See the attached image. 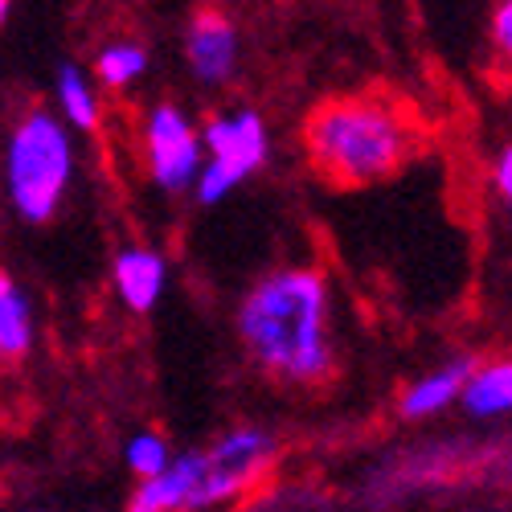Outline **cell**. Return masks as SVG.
<instances>
[{
  "instance_id": "obj_16",
  "label": "cell",
  "mask_w": 512,
  "mask_h": 512,
  "mask_svg": "<svg viewBox=\"0 0 512 512\" xmlns=\"http://www.w3.org/2000/svg\"><path fill=\"white\" fill-rule=\"evenodd\" d=\"M492 46L504 62H512V0H496L492 13Z\"/></svg>"
},
{
  "instance_id": "obj_3",
  "label": "cell",
  "mask_w": 512,
  "mask_h": 512,
  "mask_svg": "<svg viewBox=\"0 0 512 512\" xmlns=\"http://www.w3.org/2000/svg\"><path fill=\"white\" fill-rule=\"evenodd\" d=\"M74 181V136L58 111H25L5 140V193L21 222L46 226Z\"/></svg>"
},
{
  "instance_id": "obj_18",
  "label": "cell",
  "mask_w": 512,
  "mask_h": 512,
  "mask_svg": "<svg viewBox=\"0 0 512 512\" xmlns=\"http://www.w3.org/2000/svg\"><path fill=\"white\" fill-rule=\"evenodd\" d=\"M9 5L13 0H0V25H5V17H9Z\"/></svg>"
},
{
  "instance_id": "obj_14",
  "label": "cell",
  "mask_w": 512,
  "mask_h": 512,
  "mask_svg": "<svg viewBox=\"0 0 512 512\" xmlns=\"http://www.w3.org/2000/svg\"><path fill=\"white\" fill-rule=\"evenodd\" d=\"M148 50L132 37H119V41H107V46L95 54V82L107 91H127L148 74Z\"/></svg>"
},
{
  "instance_id": "obj_1",
  "label": "cell",
  "mask_w": 512,
  "mask_h": 512,
  "mask_svg": "<svg viewBox=\"0 0 512 512\" xmlns=\"http://www.w3.org/2000/svg\"><path fill=\"white\" fill-rule=\"evenodd\" d=\"M238 336L250 361L283 386H316L336 369L332 295L312 267H279L238 304Z\"/></svg>"
},
{
  "instance_id": "obj_9",
  "label": "cell",
  "mask_w": 512,
  "mask_h": 512,
  "mask_svg": "<svg viewBox=\"0 0 512 512\" xmlns=\"http://www.w3.org/2000/svg\"><path fill=\"white\" fill-rule=\"evenodd\" d=\"M111 283L127 312H136V316L152 312L164 300V287H168L164 254L152 246H123L111 263Z\"/></svg>"
},
{
  "instance_id": "obj_10",
  "label": "cell",
  "mask_w": 512,
  "mask_h": 512,
  "mask_svg": "<svg viewBox=\"0 0 512 512\" xmlns=\"http://www.w3.org/2000/svg\"><path fill=\"white\" fill-rule=\"evenodd\" d=\"M472 373H476L472 357H455V361H447V365H439L431 373H422L418 381H410V386L402 390V402H398L402 418H414V422L418 418H435L447 406L463 402L467 377H472Z\"/></svg>"
},
{
  "instance_id": "obj_2",
  "label": "cell",
  "mask_w": 512,
  "mask_h": 512,
  "mask_svg": "<svg viewBox=\"0 0 512 512\" xmlns=\"http://www.w3.org/2000/svg\"><path fill=\"white\" fill-rule=\"evenodd\" d=\"M304 148L324 181L357 189L398 173L418 148V127L386 99H332L312 111Z\"/></svg>"
},
{
  "instance_id": "obj_17",
  "label": "cell",
  "mask_w": 512,
  "mask_h": 512,
  "mask_svg": "<svg viewBox=\"0 0 512 512\" xmlns=\"http://www.w3.org/2000/svg\"><path fill=\"white\" fill-rule=\"evenodd\" d=\"M492 185H496V193L512 205V144L500 148V156L492 160Z\"/></svg>"
},
{
  "instance_id": "obj_7",
  "label": "cell",
  "mask_w": 512,
  "mask_h": 512,
  "mask_svg": "<svg viewBox=\"0 0 512 512\" xmlns=\"http://www.w3.org/2000/svg\"><path fill=\"white\" fill-rule=\"evenodd\" d=\"M205 484V451H181L168 472L152 480H136L127 512H197Z\"/></svg>"
},
{
  "instance_id": "obj_4",
  "label": "cell",
  "mask_w": 512,
  "mask_h": 512,
  "mask_svg": "<svg viewBox=\"0 0 512 512\" xmlns=\"http://www.w3.org/2000/svg\"><path fill=\"white\" fill-rule=\"evenodd\" d=\"M201 140H205V168H201L197 189H193L201 205L226 201L271 160V132H267L263 115L250 111V107L205 119Z\"/></svg>"
},
{
  "instance_id": "obj_15",
  "label": "cell",
  "mask_w": 512,
  "mask_h": 512,
  "mask_svg": "<svg viewBox=\"0 0 512 512\" xmlns=\"http://www.w3.org/2000/svg\"><path fill=\"white\" fill-rule=\"evenodd\" d=\"M173 459L177 455H173V447H168V439L160 431H136L123 447V463H127V472H132L136 480H152V476L168 472V463Z\"/></svg>"
},
{
  "instance_id": "obj_11",
  "label": "cell",
  "mask_w": 512,
  "mask_h": 512,
  "mask_svg": "<svg viewBox=\"0 0 512 512\" xmlns=\"http://www.w3.org/2000/svg\"><path fill=\"white\" fill-rule=\"evenodd\" d=\"M54 107L70 132H95L99 119H103L99 82L78 62H62L54 74Z\"/></svg>"
},
{
  "instance_id": "obj_13",
  "label": "cell",
  "mask_w": 512,
  "mask_h": 512,
  "mask_svg": "<svg viewBox=\"0 0 512 512\" xmlns=\"http://www.w3.org/2000/svg\"><path fill=\"white\" fill-rule=\"evenodd\" d=\"M472 418H504L512 414V357L476 365V373L467 377V390L459 402Z\"/></svg>"
},
{
  "instance_id": "obj_8",
  "label": "cell",
  "mask_w": 512,
  "mask_h": 512,
  "mask_svg": "<svg viewBox=\"0 0 512 512\" xmlns=\"http://www.w3.org/2000/svg\"><path fill=\"white\" fill-rule=\"evenodd\" d=\"M185 58L201 87H226L238 70V29L222 13H201L189 29Z\"/></svg>"
},
{
  "instance_id": "obj_12",
  "label": "cell",
  "mask_w": 512,
  "mask_h": 512,
  "mask_svg": "<svg viewBox=\"0 0 512 512\" xmlns=\"http://www.w3.org/2000/svg\"><path fill=\"white\" fill-rule=\"evenodd\" d=\"M33 340H37L33 300L9 271H0V365L21 361L33 349Z\"/></svg>"
},
{
  "instance_id": "obj_5",
  "label": "cell",
  "mask_w": 512,
  "mask_h": 512,
  "mask_svg": "<svg viewBox=\"0 0 512 512\" xmlns=\"http://www.w3.org/2000/svg\"><path fill=\"white\" fill-rule=\"evenodd\" d=\"M144 160H148V177L164 193H185L197 189V177L205 168V140L201 127L189 119L185 107L177 103H152L144 115Z\"/></svg>"
},
{
  "instance_id": "obj_6",
  "label": "cell",
  "mask_w": 512,
  "mask_h": 512,
  "mask_svg": "<svg viewBox=\"0 0 512 512\" xmlns=\"http://www.w3.org/2000/svg\"><path fill=\"white\" fill-rule=\"evenodd\" d=\"M275 451H279V443L263 426H234V431H226L205 451V484H201L197 508L230 504V500L246 496L267 476V467L275 463Z\"/></svg>"
},
{
  "instance_id": "obj_19",
  "label": "cell",
  "mask_w": 512,
  "mask_h": 512,
  "mask_svg": "<svg viewBox=\"0 0 512 512\" xmlns=\"http://www.w3.org/2000/svg\"><path fill=\"white\" fill-rule=\"evenodd\" d=\"M508 222H512V205H508Z\"/></svg>"
}]
</instances>
